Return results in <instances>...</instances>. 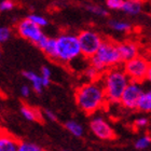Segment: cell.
<instances>
[{"label":"cell","instance_id":"cell-1","mask_svg":"<svg viewBox=\"0 0 151 151\" xmlns=\"http://www.w3.org/2000/svg\"><path fill=\"white\" fill-rule=\"evenodd\" d=\"M76 104L88 116H92L106 106L107 99L101 80L88 81L76 88Z\"/></svg>","mask_w":151,"mask_h":151},{"label":"cell","instance_id":"cell-2","mask_svg":"<svg viewBox=\"0 0 151 151\" xmlns=\"http://www.w3.org/2000/svg\"><path fill=\"white\" fill-rule=\"evenodd\" d=\"M101 82L105 92L107 103H119L124 88L129 84V79L122 67L116 66L101 73Z\"/></svg>","mask_w":151,"mask_h":151},{"label":"cell","instance_id":"cell-3","mask_svg":"<svg viewBox=\"0 0 151 151\" xmlns=\"http://www.w3.org/2000/svg\"><path fill=\"white\" fill-rule=\"evenodd\" d=\"M122 64L120 58L118 43L110 39H104L96 53L88 58V65L94 67L99 73H105L112 67L120 66Z\"/></svg>","mask_w":151,"mask_h":151},{"label":"cell","instance_id":"cell-4","mask_svg":"<svg viewBox=\"0 0 151 151\" xmlns=\"http://www.w3.org/2000/svg\"><path fill=\"white\" fill-rule=\"evenodd\" d=\"M55 40H56L55 62L67 65L71 64L79 56H81V50L77 35L71 32H63L57 36Z\"/></svg>","mask_w":151,"mask_h":151},{"label":"cell","instance_id":"cell-5","mask_svg":"<svg viewBox=\"0 0 151 151\" xmlns=\"http://www.w3.org/2000/svg\"><path fill=\"white\" fill-rule=\"evenodd\" d=\"M15 32L21 38L32 42L35 44L39 50H42L44 44L47 40V36L42 32V28L39 26L35 25L32 22H30L27 17L23 19H19L15 24Z\"/></svg>","mask_w":151,"mask_h":151},{"label":"cell","instance_id":"cell-6","mask_svg":"<svg viewBox=\"0 0 151 151\" xmlns=\"http://www.w3.org/2000/svg\"><path fill=\"white\" fill-rule=\"evenodd\" d=\"M77 36H78L79 44H80L81 55L86 60L91 58L96 53V51L101 47V42L104 40V38L98 32L92 29L81 30Z\"/></svg>","mask_w":151,"mask_h":151},{"label":"cell","instance_id":"cell-7","mask_svg":"<svg viewBox=\"0 0 151 151\" xmlns=\"http://www.w3.org/2000/svg\"><path fill=\"white\" fill-rule=\"evenodd\" d=\"M149 66V60L144 56H136L123 63V70L129 77V81L142 82L146 80V75Z\"/></svg>","mask_w":151,"mask_h":151},{"label":"cell","instance_id":"cell-8","mask_svg":"<svg viewBox=\"0 0 151 151\" xmlns=\"http://www.w3.org/2000/svg\"><path fill=\"white\" fill-rule=\"evenodd\" d=\"M144 88L140 82L136 81H129V84L126 85L124 88L121 97H120L119 104H121L124 108L129 109V110H134L137 109V105L138 101L140 98Z\"/></svg>","mask_w":151,"mask_h":151},{"label":"cell","instance_id":"cell-9","mask_svg":"<svg viewBox=\"0 0 151 151\" xmlns=\"http://www.w3.org/2000/svg\"><path fill=\"white\" fill-rule=\"evenodd\" d=\"M90 129L98 139L112 140L116 138V132L112 126L101 116H93L90 121Z\"/></svg>","mask_w":151,"mask_h":151},{"label":"cell","instance_id":"cell-10","mask_svg":"<svg viewBox=\"0 0 151 151\" xmlns=\"http://www.w3.org/2000/svg\"><path fill=\"white\" fill-rule=\"evenodd\" d=\"M118 50H119L120 58H121L122 64L139 55L138 44L131 40H126L124 42L118 43Z\"/></svg>","mask_w":151,"mask_h":151},{"label":"cell","instance_id":"cell-11","mask_svg":"<svg viewBox=\"0 0 151 151\" xmlns=\"http://www.w3.org/2000/svg\"><path fill=\"white\" fill-rule=\"evenodd\" d=\"M19 139L0 127V151H17Z\"/></svg>","mask_w":151,"mask_h":151},{"label":"cell","instance_id":"cell-12","mask_svg":"<svg viewBox=\"0 0 151 151\" xmlns=\"http://www.w3.org/2000/svg\"><path fill=\"white\" fill-rule=\"evenodd\" d=\"M23 77L28 80L30 82V88L34 90L35 93L37 94H41L42 91H43V85H42V80H41L40 75L36 73L35 71H32V70H25L22 73Z\"/></svg>","mask_w":151,"mask_h":151},{"label":"cell","instance_id":"cell-13","mask_svg":"<svg viewBox=\"0 0 151 151\" xmlns=\"http://www.w3.org/2000/svg\"><path fill=\"white\" fill-rule=\"evenodd\" d=\"M19 110L23 118L29 122H39L42 119V113L40 112V110L29 105H23Z\"/></svg>","mask_w":151,"mask_h":151},{"label":"cell","instance_id":"cell-14","mask_svg":"<svg viewBox=\"0 0 151 151\" xmlns=\"http://www.w3.org/2000/svg\"><path fill=\"white\" fill-rule=\"evenodd\" d=\"M142 0H124L121 10L129 15H138L142 12Z\"/></svg>","mask_w":151,"mask_h":151},{"label":"cell","instance_id":"cell-15","mask_svg":"<svg viewBox=\"0 0 151 151\" xmlns=\"http://www.w3.org/2000/svg\"><path fill=\"white\" fill-rule=\"evenodd\" d=\"M137 109L142 112H151V88L142 91L138 101Z\"/></svg>","mask_w":151,"mask_h":151},{"label":"cell","instance_id":"cell-16","mask_svg":"<svg viewBox=\"0 0 151 151\" xmlns=\"http://www.w3.org/2000/svg\"><path fill=\"white\" fill-rule=\"evenodd\" d=\"M41 51L50 60H55V56H56V40H55V38H52V37L47 38V42H45L43 49Z\"/></svg>","mask_w":151,"mask_h":151},{"label":"cell","instance_id":"cell-17","mask_svg":"<svg viewBox=\"0 0 151 151\" xmlns=\"http://www.w3.org/2000/svg\"><path fill=\"white\" fill-rule=\"evenodd\" d=\"M65 129H66L71 135L76 136V137H82L83 134H84L83 126H82L80 123L77 122V121H73V120L67 121V122L65 123Z\"/></svg>","mask_w":151,"mask_h":151},{"label":"cell","instance_id":"cell-18","mask_svg":"<svg viewBox=\"0 0 151 151\" xmlns=\"http://www.w3.org/2000/svg\"><path fill=\"white\" fill-rule=\"evenodd\" d=\"M109 26L113 30L120 32H129L132 29V25L129 22H123V21H116V19H111L109 21Z\"/></svg>","mask_w":151,"mask_h":151},{"label":"cell","instance_id":"cell-19","mask_svg":"<svg viewBox=\"0 0 151 151\" xmlns=\"http://www.w3.org/2000/svg\"><path fill=\"white\" fill-rule=\"evenodd\" d=\"M17 151H45L41 146L28 140H19Z\"/></svg>","mask_w":151,"mask_h":151},{"label":"cell","instance_id":"cell-20","mask_svg":"<svg viewBox=\"0 0 151 151\" xmlns=\"http://www.w3.org/2000/svg\"><path fill=\"white\" fill-rule=\"evenodd\" d=\"M27 19L32 22L35 25L39 26L40 28H43V27H47L49 25V21H47V17L40 15V14H37V13H30L29 15H27Z\"/></svg>","mask_w":151,"mask_h":151},{"label":"cell","instance_id":"cell-21","mask_svg":"<svg viewBox=\"0 0 151 151\" xmlns=\"http://www.w3.org/2000/svg\"><path fill=\"white\" fill-rule=\"evenodd\" d=\"M84 77L88 79V81H97L101 77V73H99L96 68L88 65L84 69Z\"/></svg>","mask_w":151,"mask_h":151},{"label":"cell","instance_id":"cell-22","mask_svg":"<svg viewBox=\"0 0 151 151\" xmlns=\"http://www.w3.org/2000/svg\"><path fill=\"white\" fill-rule=\"evenodd\" d=\"M13 35V29L9 26H0V44L6 43Z\"/></svg>","mask_w":151,"mask_h":151},{"label":"cell","instance_id":"cell-23","mask_svg":"<svg viewBox=\"0 0 151 151\" xmlns=\"http://www.w3.org/2000/svg\"><path fill=\"white\" fill-rule=\"evenodd\" d=\"M85 9H86V11H88V12L92 13V14H94V15H97V16L108 15L107 10L104 9V8L101 6H97V4H86V6H85Z\"/></svg>","mask_w":151,"mask_h":151},{"label":"cell","instance_id":"cell-24","mask_svg":"<svg viewBox=\"0 0 151 151\" xmlns=\"http://www.w3.org/2000/svg\"><path fill=\"white\" fill-rule=\"evenodd\" d=\"M51 76H52V73H51V69L49 67L47 66L41 67L40 77H41V80H42L43 88H47L51 84Z\"/></svg>","mask_w":151,"mask_h":151},{"label":"cell","instance_id":"cell-25","mask_svg":"<svg viewBox=\"0 0 151 151\" xmlns=\"http://www.w3.org/2000/svg\"><path fill=\"white\" fill-rule=\"evenodd\" d=\"M151 146V136L150 135H144L139 137L135 142V148L138 150H145L148 147Z\"/></svg>","mask_w":151,"mask_h":151},{"label":"cell","instance_id":"cell-26","mask_svg":"<svg viewBox=\"0 0 151 151\" xmlns=\"http://www.w3.org/2000/svg\"><path fill=\"white\" fill-rule=\"evenodd\" d=\"M15 8L14 0H1L0 1V12H10Z\"/></svg>","mask_w":151,"mask_h":151},{"label":"cell","instance_id":"cell-27","mask_svg":"<svg viewBox=\"0 0 151 151\" xmlns=\"http://www.w3.org/2000/svg\"><path fill=\"white\" fill-rule=\"evenodd\" d=\"M124 0H106V6L110 10H121Z\"/></svg>","mask_w":151,"mask_h":151},{"label":"cell","instance_id":"cell-28","mask_svg":"<svg viewBox=\"0 0 151 151\" xmlns=\"http://www.w3.org/2000/svg\"><path fill=\"white\" fill-rule=\"evenodd\" d=\"M149 123V120L148 118H146V116H140L138 119H136V121L134 122L135 126L137 129H142V127H146V126L148 125Z\"/></svg>","mask_w":151,"mask_h":151},{"label":"cell","instance_id":"cell-29","mask_svg":"<svg viewBox=\"0 0 151 151\" xmlns=\"http://www.w3.org/2000/svg\"><path fill=\"white\" fill-rule=\"evenodd\" d=\"M19 93L24 98H28L32 94V88L29 85H22L21 86V90H19Z\"/></svg>","mask_w":151,"mask_h":151},{"label":"cell","instance_id":"cell-30","mask_svg":"<svg viewBox=\"0 0 151 151\" xmlns=\"http://www.w3.org/2000/svg\"><path fill=\"white\" fill-rule=\"evenodd\" d=\"M43 116H44V118H45V119L49 120V121H51V122H56V121H57L56 114H55V113H54L52 110H49V109L44 110Z\"/></svg>","mask_w":151,"mask_h":151},{"label":"cell","instance_id":"cell-31","mask_svg":"<svg viewBox=\"0 0 151 151\" xmlns=\"http://www.w3.org/2000/svg\"><path fill=\"white\" fill-rule=\"evenodd\" d=\"M145 81H148L149 83H151V62H149V66H148V70H147Z\"/></svg>","mask_w":151,"mask_h":151},{"label":"cell","instance_id":"cell-32","mask_svg":"<svg viewBox=\"0 0 151 151\" xmlns=\"http://www.w3.org/2000/svg\"><path fill=\"white\" fill-rule=\"evenodd\" d=\"M1 54H2V50H1V47H0V57H1Z\"/></svg>","mask_w":151,"mask_h":151},{"label":"cell","instance_id":"cell-33","mask_svg":"<svg viewBox=\"0 0 151 151\" xmlns=\"http://www.w3.org/2000/svg\"><path fill=\"white\" fill-rule=\"evenodd\" d=\"M64 151H67V150H64Z\"/></svg>","mask_w":151,"mask_h":151}]
</instances>
